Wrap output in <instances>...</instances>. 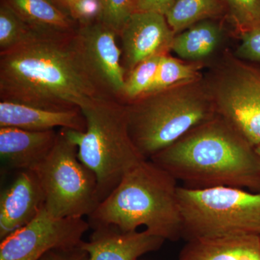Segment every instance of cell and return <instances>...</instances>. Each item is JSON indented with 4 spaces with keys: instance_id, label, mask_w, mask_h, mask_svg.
Listing matches in <instances>:
<instances>
[{
    "instance_id": "1",
    "label": "cell",
    "mask_w": 260,
    "mask_h": 260,
    "mask_svg": "<svg viewBox=\"0 0 260 260\" xmlns=\"http://www.w3.org/2000/svg\"><path fill=\"white\" fill-rule=\"evenodd\" d=\"M102 96L108 95L89 72L75 32L38 34L0 52V101L66 110L80 109Z\"/></svg>"
},
{
    "instance_id": "2",
    "label": "cell",
    "mask_w": 260,
    "mask_h": 260,
    "mask_svg": "<svg viewBox=\"0 0 260 260\" xmlns=\"http://www.w3.org/2000/svg\"><path fill=\"white\" fill-rule=\"evenodd\" d=\"M217 115L150 160L186 187L234 186L260 192L255 148Z\"/></svg>"
},
{
    "instance_id": "3",
    "label": "cell",
    "mask_w": 260,
    "mask_h": 260,
    "mask_svg": "<svg viewBox=\"0 0 260 260\" xmlns=\"http://www.w3.org/2000/svg\"><path fill=\"white\" fill-rule=\"evenodd\" d=\"M178 188L172 174L151 160H142L89 215V225H114L124 232L143 225L153 235L177 241L184 229Z\"/></svg>"
},
{
    "instance_id": "4",
    "label": "cell",
    "mask_w": 260,
    "mask_h": 260,
    "mask_svg": "<svg viewBox=\"0 0 260 260\" xmlns=\"http://www.w3.org/2000/svg\"><path fill=\"white\" fill-rule=\"evenodd\" d=\"M124 104L130 138L145 160L217 114L213 102L185 83Z\"/></svg>"
},
{
    "instance_id": "5",
    "label": "cell",
    "mask_w": 260,
    "mask_h": 260,
    "mask_svg": "<svg viewBox=\"0 0 260 260\" xmlns=\"http://www.w3.org/2000/svg\"><path fill=\"white\" fill-rule=\"evenodd\" d=\"M86 120L84 133L67 129L78 145L80 161L95 174L101 203L124 176L145 160L130 138L124 103L109 96L94 99L80 109Z\"/></svg>"
},
{
    "instance_id": "6",
    "label": "cell",
    "mask_w": 260,
    "mask_h": 260,
    "mask_svg": "<svg viewBox=\"0 0 260 260\" xmlns=\"http://www.w3.org/2000/svg\"><path fill=\"white\" fill-rule=\"evenodd\" d=\"M183 237L260 236V192L234 186H179Z\"/></svg>"
},
{
    "instance_id": "7",
    "label": "cell",
    "mask_w": 260,
    "mask_h": 260,
    "mask_svg": "<svg viewBox=\"0 0 260 260\" xmlns=\"http://www.w3.org/2000/svg\"><path fill=\"white\" fill-rule=\"evenodd\" d=\"M78 145L67 129L58 132L55 145L37 171L45 208L55 218H83L101 203L95 174L80 161Z\"/></svg>"
},
{
    "instance_id": "8",
    "label": "cell",
    "mask_w": 260,
    "mask_h": 260,
    "mask_svg": "<svg viewBox=\"0 0 260 260\" xmlns=\"http://www.w3.org/2000/svg\"><path fill=\"white\" fill-rule=\"evenodd\" d=\"M215 112L253 147L260 145V68L238 62L215 88Z\"/></svg>"
},
{
    "instance_id": "9",
    "label": "cell",
    "mask_w": 260,
    "mask_h": 260,
    "mask_svg": "<svg viewBox=\"0 0 260 260\" xmlns=\"http://www.w3.org/2000/svg\"><path fill=\"white\" fill-rule=\"evenodd\" d=\"M89 228L83 218H55L44 206L30 223L1 241L0 260H39L52 249L75 247Z\"/></svg>"
},
{
    "instance_id": "10",
    "label": "cell",
    "mask_w": 260,
    "mask_h": 260,
    "mask_svg": "<svg viewBox=\"0 0 260 260\" xmlns=\"http://www.w3.org/2000/svg\"><path fill=\"white\" fill-rule=\"evenodd\" d=\"M118 37L114 29L95 18L80 22L75 32L80 53L98 86L105 95L121 102L126 73Z\"/></svg>"
},
{
    "instance_id": "11",
    "label": "cell",
    "mask_w": 260,
    "mask_h": 260,
    "mask_svg": "<svg viewBox=\"0 0 260 260\" xmlns=\"http://www.w3.org/2000/svg\"><path fill=\"white\" fill-rule=\"evenodd\" d=\"M119 37L121 64L126 78L141 61L150 56L166 54L172 48L175 32L169 26L165 15L135 11L123 25Z\"/></svg>"
},
{
    "instance_id": "12",
    "label": "cell",
    "mask_w": 260,
    "mask_h": 260,
    "mask_svg": "<svg viewBox=\"0 0 260 260\" xmlns=\"http://www.w3.org/2000/svg\"><path fill=\"white\" fill-rule=\"evenodd\" d=\"M45 194L35 171H19L0 195V240L30 223L45 206Z\"/></svg>"
},
{
    "instance_id": "13",
    "label": "cell",
    "mask_w": 260,
    "mask_h": 260,
    "mask_svg": "<svg viewBox=\"0 0 260 260\" xmlns=\"http://www.w3.org/2000/svg\"><path fill=\"white\" fill-rule=\"evenodd\" d=\"M88 242H82L88 260H138L143 254L158 250L165 239L149 233L124 232L116 225L94 228Z\"/></svg>"
},
{
    "instance_id": "14",
    "label": "cell",
    "mask_w": 260,
    "mask_h": 260,
    "mask_svg": "<svg viewBox=\"0 0 260 260\" xmlns=\"http://www.w3.org/2000/svg\"><path fill=\"white\" fill-rule=\"evenodd\" d=\"M55 130L29 131L0 127V158L9 169L37 171L47 158L57 138Z\"/></svg>"
},
{
    "instance_id": "15",
    "label": "cell",
    "mask_w": 260,
    "mask_h": 260,
    "mask_svg": "<svg viewBox=\"0 0 260 260\" xmlns=\"http://www.w3.org/2000/svg\"><path fill=\"white\" fill-rule=\"evenodd\" d=\"M0 127L48 131L56 127L84 133L86 120L80 109L54 110L0 101Z\"/></svg>"
},
{
    "instance_id": "16",
    "label": "cell",
    "mask_w": 260,
    "mask_h": 260,
    "mask_svg": "<svg viewBox=\"0 0 260 260\" xmlns=\"http://www.w3.org/2000/svg\"><path fill=\"white\" fill-rule=\"evenodd\" d=\"M179 260H260V236L189 239Z\"/></svg>"
},
{
    "instance_id": "17",
    "label": "cell",
    "mask_w": 260,
    "mask_h": 260,
    "mask_svg": "<svg viewBox=\"0 0 260 260\" xmlns=\"http://www.w3.org/2000/svg\"><path fill=\"white\" fill-rule=\"evenodd\" d=\"M34 31L42 35L70 36L78 22L56 0H2Z\"/></svg>"
},
{
    "instance_id": "18",
    "label": "cell",
    "mask_w": 260,
    "mask_h": 260,
    "mask_svg": "<svg viewBox=\"0 0 260 260\" xmlns=\"http://www.w3.org/2000/svg\"><path fill=\"white\" fill-rule=\"evenodd\" d=\"M220 39V30L216 24L200 22L175 36L171 49L183 59L198 60L212 54Z\"/></svg>"
},
{
    "instance_id": "19",
    "label": "cell",
    "mask_w": 260,
    "mask_h": 260,
    "mask_svg": "<svg viewBox=\"0 0 260 260\" xmlns=\"http://www.w3.org/2000/svg\"><path fill=\"white\" fill-rule=\"evenodd\" d=\"M220 9L217 0H176L165 15L175 34L216 14Z\"/></svg>"
},
{
    "instance_id": "20",
    "label": "cell",
    "mask_w": 260,
    "mask_h": 260,
    "mask_svg": "<svg viewBox=\"0 0 260 260\" xmlns=\"http://www.w3.org/2000/svg\"><path fill=\"white\" fill-rule=\"evenodd\" d=\"M198 68L194 65L184 64L177 59L164 54L158 72L146 94L157 93L180 84L189 83L198 77Z\"/></svg>"
},
{
    "instance_id": "21",
    "label": "cell",
    "mask_w": 260,
    "mask_h": 260,
    "mask_svg": "<svg viewBox=\"0 0 260 260\" xmlns=\"http://www.w3.org/2000/svg\"><path fill=\"white\" fill-rule=\"evenodd\" d=\"M38 32L27 25L8 5L0 6V52L10 50L28 42Z\"/></svg>"
},
{
    "instance_id": "22",
    "label": "cell",
    "mask_w": 260,
    "mask_h": 260,
    "mask_svg": "<svg viewBox=\"0 0 260 260\" xmlns=\"http://www.w3.org/2000/svg\"><path fill=\"white\" fill-rule=\"evenodd\" d=\"M164 55L150 56L135 67L126 76L121 102H131L146 94L153 85Z\"/></svg>"
},
{
    "instance_id": "23",
    "label": "cell",
    "mask_w": 260,
    "mask_h": 260,
    "mask_svg": "<svg viewBox=\"0 0 260 260\" xmlns=\"http://www.w3.org/2000/svg\"><path fill=\"white\" fill-rule=\"evenodd\" d=\"M97 13L95 18L118 34L135 11V0H95Z\"/></svg>"
},
{
    "instance_id": "24",
    "label": "cell",
    "mask_w": 260,
    "mask_h": 260,
    "mask_svg": "<svg viewBox=\"0 0 260 260\" xmlns=\"http://www.w3.org/2000/svg\"><path fill=\"white\" fill-rule=\"evenodd\" d=\"M243 31L260 26V0H224Z\"/></svg>"
},
{
    "instance_id": "25",
    "label": "cell",
    "mask_w": 260,
    "mask_h": 260,
    "mask_svg": "<svg viewBox=\"0 0 260 260\" xmlns=\"http://www.w3.org/2000/svg\"><path fill=\"white\" fill-rule=\"evenodd\" d=\"M237 53L242 59L260 62V26L243 31Z\"/></svg>"
},
{
    "instance_id": "26",
    "label": "cell",
    "mask_w": 260,
    "mask_h": 260,
    "mask_svg": "<svg viewBox=\"0 0 260 260\" xmlns=\"http://www.w3.org/2000/svg\"><path fill=\"white\" fill-rule=\"evenodd\" d=\"M39 260H88L86 251L79 246L48 251Z\"/></svg>"
},
{
    "instance_id": "27",
    "label": "cell",
    "mask_w": 260,
    "mask_h": 260,
    "mask_svg": "<svg viewBox=\"0 0 260 260\" xmlns=\"http://www.w3.org/2000/svg\"><path fill=\"white\" fill-rule=\"evenodd\" d=\"M176 0H135V11L154 12L165 15Z\"/></svg>"
},
{
    "instance_id": "28",
    "label": "cell",
    "mask_w": 260,
    "mask_h": 260,
    "mask_svg": "<svg viewBox=\"0 0 260 260\" xmlns=\"http://www.w3.org/2000/svg\"><path fill=\"white\" fill-rule=\"evenodd\" d=\"M78 23L88 20L81 0H56Z\"/></svg>"
},
{
    "instance_id": "29",
    "label": "cell",
    "mask_w": 260,
    "mask_h": 260,
    "mask_svg": "<svg viewBox=\"0 0 260 260\" xmlns=\"http://www.w3.org/2000/svg\"><path fill=\"white\" fill-rule=\"evenodd\" d=\"M88 20L93 19V13L96 16L97 5L95 0H81Z\"/></svg>"
},
{
    "instance_id": "30",
    "label": "cell",
    "mask_w": 260,
    "mask_h": 260,
    "mask_svg": "<svg viewBox=\"0 0 260 260\" xmlns=\"http://www.w3.org/2000/svg\"><path fill=\"white\" fill-rule=\"evenodd\" d=\"M255 150L256 152V153L258 154V155H259L260 158V145H257V146L255 147Z\"/></svg>"
}]
</instances>
